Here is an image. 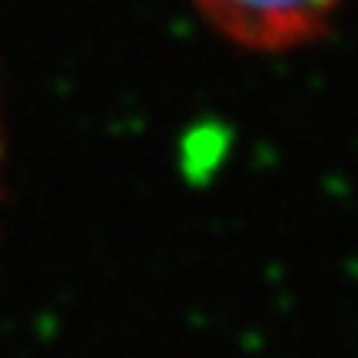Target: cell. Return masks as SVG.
<instances>
[{
  "instance_id": "cell-1",
  "label": "cell",
  "mask_w": 358,
  "mask_h": 358,
  "mask_svg": "<svg viewBox=\"0 0 358 358\" xmlns=\"http://www.w3.org/2000/svg\"><path fill=\"white\" fill-rule=\"evenodd\" d=\"M216 34L256 53H282L319 40L342 0H192Z\"/></svg>"
}]
</instances>
